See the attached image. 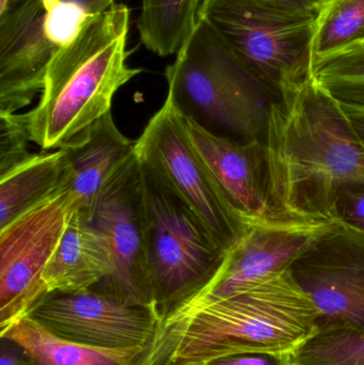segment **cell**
Wrapping results in <instances>:
<instances>
[{
  "mask_svg": "<svg viewBox=\"0 0 364 365\" xmlns=\"http://www.w3.org/2000/svg\"><path fill=\"white\" fill-rule=\"evenodd\" d=\"M262 141L275 217L338 221L341 189L364 185L363 139L309 72L280 83Z\"/></svg>",
  "mask_w": 364,
  "mask_h": 365,
  "instance_id": "cell-1",
  "label": "cell"
},
{
  "mask_svg": "<svg viewBox=\"0 0 364 365\" xmlns=\"http://www.w3.org/2000/svg\"><path fill=\"white\" fill-rule=\"evenodd\" d=\"M318 317L288 268L177 311L162 324L145 365H200L246 351L290 355L316 334Z\"/></svg>",
  "mask_w": 364,
  "mask_h": 365,
  "instance_id": "cell-2",
  "label": "cell"
},
{
  "mask_svg": "<svg viewBox=\"0 0 364 365\" xmlns=\"http://www.w3.org/2000/svg\"><path fill=\"white\" fill-rule=\"evenodd\" d=\"M130 11L113 4L48 63L38 104L23 113L32 143L56 151L110 113L120 88L142 72L128 64Z\"/></svg>",
  "mask_w": 364,
  "mask_h": 365,
  "instance_id": "cell-3",
  "label": "cell"
},
{
  "mask_svg": "<svg viewBox=\"0 0 364 365\" xmlns=\"http://www.w3.org/2000/svg\"><path fill=\"white\" fill-rule=\"evenodd\" d=\"M167 98L209 134L237 143L260 140L276 93L200 19L165 71Z\"/></svg>",
  "mask_w": 364,
  "mask_h": 365,
  "instance_id": "cell-4",
  "label": "cell"
},
{
  "mask_svg": "<svg viewBox=\"0 0 364 365\" xmlns=\"http://www.w3.org/2000/svg\"><path fill=\"white\" fill-rule=\"evenodd\" d=\"M140 164L147 268L162 325L213 282L227 253L164 178Z\"/></svg>",
  "mask_w": 364,
  "mask_h": 365,
  "instance_id": "cell-5",
  "label": "cell"
},
{
  "mask_svg": "<svg viewBox=\"0 0 364 365\" xmlns=\"http://www.w3.org/2000/svg\"><path fill=\"white\" fill-rule=\"evenodd\" d=\"M118 0H26L0 16V113L29 106L53 56Z\"/></svg>",
  "mask_w": 364,
  "mask_h": 365,
  "instance_id": "cell-6",
  "label": "cell"
},
{
  "mask_svg": "<svg viewBox=\"0 0 364 365\" xmlns=\"http://www.w3.org/2000/svg\"><path fill=\"white\" fill-rule=\"evenodd\" d=\"M318 13L262 0H214L200 19L278 93L282 81L309 72Z\"/></svg>",
  "mask_w": 364,
  "mask_h": 365,
  "instance_id": "cell-7",
  "label": "cell"
},
{
  "mask_svg": "<svg viewBox=\"0 0 364 365\" xmlns=\"http://www.w3.org/2000/svg\"><path fill=\"white\" fill-rule=\"evenodd\" d=\"M135 153L164 178L228 253L248 223L229 203L190 139L185 118L168 98L136 140Z\"/></svg>",
  "mask_w": 364,
  "mask_h": 365,
  "instance_id": "cell-8",
  "label": "cell"
},
{
  "mask_svg": "<svg viewBox=\"0 0 364 365\" xmlns=\"http://www.w3.org/2000/svg\"><path fill=\"white\" fill-rule=\"evenodd\" d=\"M88 221L106 240L113 263L110 274L91 289L130 306L155 309L147 268L142 171L135 152L103 187Z\"/></svg>",
  "mask_w": 364,
  "mask_h": 365,
  "instance_id": "cell-9",
  "label": "cell"
},
{
  "mask_svg": "<svg viewBox=\"0 0 364 365\" xmlns=\"http://www.w3.org/2000/svg\"><path fill=\"white\" fill-rule=\"evenodd\" d=\"M25 317L66 342L117 351L151 349L162 326L155 309L92 289L47 292Z\"/></svg>",
  "mask_w": 364,
  "mask_h": 365,
  "instance_id": "cell-10",
  "label": "cell"
},
{
  "mask_svg": "<svg viewBox=\"0 0 364 365\" xmlns=\"http://www.w3.org/2000/svg\"><path fill=\"white\" fill-rule=\"evenodd\" d=\"M73 212L63 191L0 230V331L47 293L43 276Z\"/></svg>",
  "mask_w": 364,
  "mask_h": 365,
  "instance_id": "cell-11",
  "label": "cell"
},
{
  "mask_svg": "<svg viewBox=\"0 0 364 365\" xmlns=\"http://www.w3.org/2000/svg\"><path fill=\"white\" fill-rule=\"evenodd\" d=\"M339 227L341 225L335 220H296L279 217L252 222L239 242L227 253L213 282L180 310L227 297L276 272L288 269L301 255Z\"/></svg>",
  "mask_w": 364,
  "mask_h": 365,
  "instance_id": "cell-12",
  "label": "cell"
},
{
  "mask_svg": "<svg viewBox=\"0 0 364 365\" xmlns=\"http://www.w3.org/2000/svg\"><path fill=\"white\" fill-rule=\"evenodd\" d=\"M290 268L318 308V330L364 334V238L339 227Z\"/></svg>",
  "mask_w": 364,
  "mask_h": 365,
  "instance_id": "cell-13",
  "label": "cell"
},
{
  "mask_svg": "<svg viewBox=\"0 0 364 365\" xmlns=\"http://www.w3.org/2000/svg\"><path fill=\"white\" fill-rule=\"evenodd\" d=\"M186 124L194 148L232 207L248 223L275 217L267 193L263 141L237 143L209 134L190 120Z\"/></svg>",
  "mask_w": 364,
  "mask_h": 365,
  "instance_id": "cell-14",
  "label": "cell"
},
{
  "mask_svg": "<svg viewBox=\"0 0 364 365\" xmlns=\"http://www.w3.org/2000/svg\"><path fill=\"white\" fill-rule=\"evenodd\" d=\"M136 141L124 136L110 113L61 148L66 158L63 190L75 212L87 220L107 181L134 154Z\"/></svg>",
  "mask_w": 364,
  "mask_h": 365,
  "instance_id": "cell-15",
  "label": "cell"
},
{
  "mask_svg": "<svg viewBox=\"0 0 364 365\" xmlns=\"http://www.w3.org/2000/svg\"><path fill=\"white\" fill-rule=\"evenodd\" d=\"M106 240L80 212H73L68 227L45 270L46 292L91 289L110 274Z\"/></svg>",
  "mask_w": 364,
  "mask_h": 365,
  "instance_id": "cell-16",
  "label": "cell"
},
{
  "mask_svg": "<svg viewBox=\"0 0 364 365\" xmlns=\"http://www.w3.org/2000/svg\"><path fill=\"white\" fill-rule=\"evenodd\" d=\"M66 158L61 149L34 153L0 177V230L63 192Z\"/></svg>",
  "mask_w": 364,
  "mask_h": 365,
  "instance_id": "cell-17",
  "label": "cell"
},
{
  "mask_svg": "<svg viewBox=\"0 0 364 365\" xmlns=\"http://www.w3.org/2000/svg\"><path fill=\"white\" fill-rule=\"evenodd\" d=\"M23 347L32 365H145L151 349L117 351L58 339L23 317L0 331Z\"/></svg>",
  "mask_w": 364,
  "mask_h": 365,
  "instance_id": "cell-18",
  "label": "cell"
},
{
  "mask_svg": "<svg viewBox=\"0 0 364 365\" xmlns=\"http://www.w3.org/2000/svg\"><path fill=\"white\" fill-rule=\"evenodd\" d=\"M203 0H142L140 41L160 57L177 55L200 21Z\"/></svg>",
  "mask_w": 364,
  "mask_h": 365,
  "instance_id": "cell-19",
  "label": "cell"
},
{
  "mask_svg": "<svg viewBox=\"0 0 364 365\" xmlns=\"http://www.w3.org/2000/svg\"><path fill=\"white\" fill-rule=\"evenodd\" d=\"M309 74L340 105L364 111V41L312 57Z\"/></svg>",
  "mask_w": 364,
  "mask_h": 365,
  "instance_id": "cell-20",
  "label": "cell"
},
{
  "mask_svg": "<svg viewBox=\"0 0 364 365\" xmlns=\"http://www.w3.org/2000/svg\"><path fill=\"white\" fill-rule=\"evenodd\" d=\"M364 41V0H328L321 9L312 57L329 55Z\"/></svg>",
  "mask_w": 364,
  "mask_h": 365,
  "instance_id": "cell-21",
  "label": "cell"
},
{
  "mask_svg": "<svg viewBox=\"0 0 364 365\" xmlns=\"http://www.w3.org/2000/svg\"><path fill=\"white\" fill-rule=\"evenodd\" d=\"M290 365H364V334L320 329L288 355Z\"/></svg>",
  "mask_w": 364,
  "mask_h": 365,
  "instance_id": "cell-22",
  "label": "cell"
},
{
  "mask_svg": "<svg viewBox=\"0 0 364 365\" xmlns=\"http://www.w3.org/2000/svg\"><path fill=\"white\" fill-rule=\"evenodd\" d=\"M30 143L23 113H0V177L33 155Z\"/></svg>",
  "mask_w": 364,
  "mask_h": 365,
  "instance_id": "cell-23",
  "label": "cell"
},
{
  "mask_svg": "<svg viewBox=\"0 0 364 365\" xmlns=\"http://www.w3.org/2000/svg\"><path fill=\"white\" fill-rule=\"evenodd\" d=\"M336 210L341 227L364 238V185H353L341 189Z\"/></svg>",
  "mask_w": 364,
  "mask_h": 365,
  "instance_id": "cell-24",
  "label": "cell"
},
{
  "mask_svg": "<svg viewBox=\"0 0 364 365\" xmlns=\"http://www.w3.org/2000/svg\"><path fill=\"white\" fill-rule=\"evenodd\" d=\"M200 365H290L288 354L246 351L216 358Z\"/></svg>",
  "mask_w": 364,
  "mask_h": 365,
  "instance_id": "cell-25",
  "label": "cell"
},
{
  "mask_svg": "<svg viewBox=\"0 0 364 365\" xmlns=\"http://www.w3.org/2000/svg\"><path fill=\"white\" fill-rule=\"evenodd\" d=\"M0 365H32L26 351L13 340L0 336Z\"/></svg>",
  "mask_w": 364,
  "mask_h": 365,
  "instance_id": "cell-26",
  "label": "cell"
},
{
  "mask_svg": "<svg viewBox=\"0 0 364 365\" xmlns=\"http://www.w3.org/2000/svg\"><path fill=\"white\" fill-rule=\"evenodd\" d=\"M214 0H203V10L205 6L211 4ZM262 1L271 2V4H280V6H290V8L301 9V10L321 11L322 6L328 0H262ZM200 11V13H201Z\"/></svg>",
  "mask_w": 364,
  "mask_h": 365,
  "instance_id": "cell-27",
  "label": "cell"
},
{
  "mask_svg": "<svg viewBox=\"0 0 364 365\" xmlns=\"http://www.w3.org/2000/svg\"><path fill=\"white\" fill-rule=\"evenodd\" d=\"M340 107H341L342 111L345 113L346 117L350 119V123L353 124L355 130L358 133L364 143V111L352 108V107L343 106V105H340Z\"/></svg>",
  "mask_w": 364,
  "mask_h": 365,
  "instance_id": "cell-28",
  "label": "cell"
},
{
  "mask_svg": "<svg viewBox=\"0 0 364 365\" xmlns=\"http://www.w3.org/2000/svg\"><path fill=\"white\" fill-rule=\"evenodd\" d=\"M26 1V0H0V16L8 13L9 11L12 10L14 6L17 4H21V2Z\"/></svg>",
  "mask_w": 364,
  "mask_h": 365,
  "instance_id": "cell-29",
  "label": "cell"
},
{
  "mask_svg": "<svg viewBox=\"0 0 364 365\" xmlns=\"http://www.w3.org/2000/svg\"><path fill=\"white\" fill-rule=\"evenodd\" d=\"M165 365H175V364H165Z\"/></svg>",
  "mask_w": 364,
  "mask_h": 365,
  "instance_id": "cell-30",
  "label": "cell"
}]
</instances>
